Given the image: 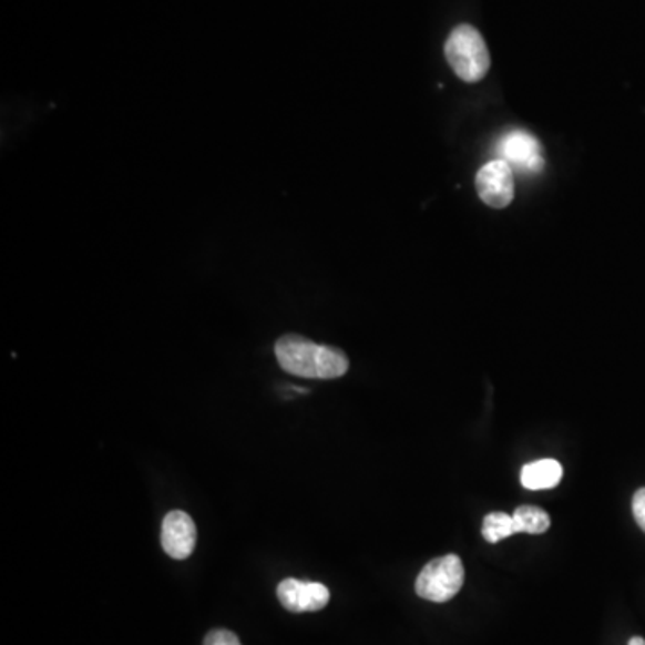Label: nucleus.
I'll return each instance as SVG.
<instances>
[{
  "instance_id": "1",
  "label": "nucleus",
  "mask_w": 645,
  "mask_h": 645,
  "mask_svg": "<svg viewBox=\"0 0 645 645\" xmlns=\"http://www.w3.org/2000/svg\"><path fill=\"white\" fill-rule=\"evenodd\" d=\"M275 354L281 370L304 379H339L350 368L345 351L318 345L296 334L280 337L276 341Z\"/></svg>"
},
{
  "instance_id": "2",
  "label": "nucleus",
  "mask_w": 645,
  "mask_h": 645,
  "mask_svg": "<svg viewBox=\"0 0 645 645\" xmlns=\"http://www.w3.org/2000/svg\"><path fill=\"white\" fill-rule=\"evenodd\" d=\"M444 57L464 83H479L490 71L491 58L484 38L473 25L461 24L444 43Z\"/></svg>"
},
{
  "instance_id": "3",
  "label": "nucleus",
  "mask_w": 645,
  "mask_h": 645,
  "mask_svg": "<svg viewBox=\"0 0 645 645\" xmlns=\"http://www.w3.org/2000/svg\"><path fill=\"white\" fill-rule=\"evenodd\" d=\"M464 566L455 554L436 557L421 569L417 577V594L430 603H447L463 588Z\"/></svg>"
},
{
  "instance_id": "4",
  "label": "nucleus",
  "mask_w": 645,
  "mask_h": 645,
  "mask_svg": "<svg viewBox=\"0 0 645 645\" xmlns=\"http://www.w3.org/2000/svg\"><path fill=\"white\" fill-rule=\"evenodd\" d=\"M496 160H504L514 173L536 174L543 168L542 144L524 130L505 133L496 142Z\"/></svg>"
},
{
  "instance_id": "5",
  "label": "nucleus",
  "mask_w": 645,
  "mask_h": 645,
  "mask_svg": "<svg viewBox=\"0 0 645 645\" xmlns=\"http://www.w3.org/2000/svg\"><path fill=\"white\" fill-rule=\"evenodd\" d=\"M479 197L491 208H505L514 199V171L504 160H491L475 178Z\"/></svg>"
},
{
  "instance_id": "6",
  "label": "nucleus",
  "mask_w": 645,
  "mask_h": 645,
  "mask_svg": "<svg viewBox=\"0 0 645 645\" xmlns=\"http://www.w3.org/2000/svg\"><path fill=\"white\" fill-rule=\"evenodd\" d=\"M276 595L281 606L293 613L319 612L330 601L327 586L295 577L281 581L276 588Z\"/></svg>"
},
{
  "instance_id": "7",
  "label": "nucleus",
  "mask_w": 645,
  "mask_h": 645,
  "mask_svg": "<svg viewBox=\"0 0 645 645\" xmlns=\"http://www.w3.org/2000/svg\"><path fill=\"white\" fill-rule=\"evenodd\" d=\"M197 531L185 511H171L162 522V549L173 560H187L196 549Z\"/></svg>"
},
{
  "instance_id": "8",
  "label": "nucleus",
  "mask_w": 645,
  "mask_h": 645,
  "mask_svg": "<svg viewBox=\"0 0 645 645\" xmlns=\"http://www.w3.org/2000/svg\"><path fill=\"white\" fill-rule=\"evenodd\" d=\"M563 478V467L556 459H538L525 464L520 473V481L528 490H551L557 487Z\"/></svg>"
},
{
  "instance_id": "9",
  "label": "nucleus",
  "mask_w": 645,
  "mask_h": 645,
  "mask_svg": "<svg viewBox=\"0 0 645 645\" xmlns=\"http://www.w3.org/2000/svg\"><path fill=\"white\" fill-rule=\"evenodd\" d=\"M514 522L519 525L520 533L543 534L551 528V516L547 511L536 505H520L513 513Z\"/></svg>"
},
{
  "instance_id": "10",
  "label": "nucleus",
  "mask_w": 645,
  "mask_h": 645,
  "mask_svg": "<svg viewBox=\"0 0 645 645\" xmlns=\"http://www.w3.org/2000/svg\"><path fill=\"white\" fill-rule=\"evenodd\" d=\"M519 525L514 522L513 514L508 513H490L484 522H482V538L488 543H499L505 538H511L513 534H519Z\"/></svg>"
},
{
  "instance_id": "11",
  "label": "nucleus",
  "mask_w": 645,
  "mask_h": 645,
  "mask_svg": "<svg viewBox=\"0 0 645 645\" xmlns=\"http://www.w3.org/2000/svg\"><path fill=\"white\" fill-rule=\"evenodd\" d=\"M203 645H243L240 644L239 636L235 635L234 632L229 629H212V632L206 633L205 642Z\"/></svg>"
},
{
  "instance_id": "12",
  "label": "nucleus",
  "mask_w": 645,
  "mask_h": 645,
  "mask_svg": "<svg viewBox=\"0 0 645 645\" xmlns=\"http://www.w3.org/2000/svg\"><path fill=\"white\" fill-rule=\"evenodd\" d=\"M633 514H635L636 524L641 525L645 533V488H641L633 496Z\"/></svg>"
},
{
  "instance_id": "13",
  "label": "nucleus",
  "mask_w": 645,
  "mask_h": 645,
  "mask_svg": "<svg viewBox=\"0 0 645 645\" xmlns=\"http://www.w3.org/2000/svg\"><path fill=\"white\" fill-rule=\"evenodd\" d=\"M627 645H645L644 638L642 636H633L632 641Z\"/></svg>"
}]
</instances>
